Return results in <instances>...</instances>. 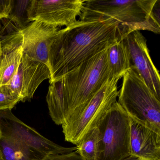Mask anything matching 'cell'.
Returning a JSON list of instances; mask_svg holds the SVG:
<instances>
[{"label":"cell","instance_id":"1","mask_svg":"<svg viewBox=\"0 0 160 160\" xmlns=\"http://www.w3.org/2000/svg\"><path fill=\"white\" fill-rule=\"evenodd\" d=\"M122 39L119 24L110 18L78 20L60 30L49 48V82L68 73Z\"/></svg>","mask_w":160,"mask_h":160},{"label":"cell","instance_id":"2","mask_svg":"<svg viewBox=\"0 0 160 160\" xmlns=\"http://www.w3.org/2000/svg\"><path fill=\"white\" fill-rule=\"evenodd\" d=\"M108 48L50 83L46 97L49 115L57 125L83 110L111 76Z\"/></svg>","mask_w":160,"mask_h":160},{"label":"cell","instance_id":"3","mask_svg":"<svg viewBox=\"0 0 160 160\" xmlns=\"http://www.w3.org/2000/svg\"><path fill=\"white\" fill-rule=\"evenodd\" d=\"M160 0H85L79 20L110 18L118 22L122 39L135 31L160 32Z\"/></svg>","mask_w":160,"mask_h":160},{"label":"cell","instance_id":"4","mask_svg":"<svg viewBox=\"0 0 160 160\" xmlns=\"http://www.w3.org/2000/svg\"><path fill=\"white\" fill-rule=\"evenodd\" d=\"M118 98L131 118L160 133V100L132 65L122 77Z\"/></svg>","mask_w":160,"mask_h":160},{"label":"cell","instance_id":"5","mask_svg":"<svg viewBox=\"0 0 160 160\" xmlns=\"http://www.w3.org/2000/svg\"><path fill=\"white\" fill-rule=\"evenodd\" d=\"M0 136L14 143L31 160H46L52 155L77 150V147L65 148L40 134L18 118L12 109L0 111Z\"/></svg>","mask_w":160,"mask_h":160},{"label":"cell","instance_id":"6","mask_svg":"<svg viewBox=\"0 0 160 160\" xmlns=\"http://www.w3.org/2000/svg\"><path fill=\"white\" fill-rule=\"evenodd\" d=\"M121 77L109 78L78 116L62 125L65 141L77 145L89 130L98 123L118 95V84Z\"/></svg>","mask_w":160,"mask_h":160},{"label":"cell","instance_id":"7","mask_svg":"<svg viewBox=\"0 0 160 160\" xmlns=\"http://www.w3.org/2000/svg\"><path fill=\"white\" fill-rule=\"evenodd\" d=\"M97 127L101 134L98 160H125L131 156L130 117L118 101Z\"/></svg>","mask_w":160,"mask_h":160},{"label":"cell","instance_id":"8","mask_svg":"<svg viewBox=\"0 0 160 160\" xmlns=\"http://www.w3.org/2000/svg\"><path fill=\"white\" fill-rule=\"evenodd\" d=\"M85 0H32L28 9L29 23L42 21L59 27L77 21Z\"/></svg>","mask_w":160,"mask_h":160},{"label":"cell","instance_id":"9","mask_svg":"<svg viewBox=\"0 0 160 160\" xmlns=\"http://www.w3.org/2000/svg\"><path fill=\"white\" fill-rule=\"evenodd\" d=\"M130 51L131 61L149 88L160 100V77L150 55L147 40L140 31H135L123 39Z\"/></svg>","mask_w":160,"mask_h":160},{"label":"cell","instance_id":"10","mask_svg":"<svg viewBox=\"0 0 160 160\" xmlns=\"http://www.w3.org/2000/svg\"><path fill=\"white\" fill-rule=\"evenodd\" d=\"M50 77L46 64L32 60L23 53L16 72L6 85L20 97L21 102H25L30 101L40 84Z\"/></svg>","mask_w":160,"mask_h":160},{"label":"cell","instance_id":"11","mask_svg":"<svg viewBox=\"0 0 160 160\" xmlns=\"http://www.w3.org/2000/svg\"><path fill=\"white\" fill-rule=\"evenodd\" d=\"M60 27L34 21L20 30L23 54L48 67V54L52 41Z\"/></svg>","mask_w":160,"mask_h":160},{"label":"cell","instance_id":"12","mask_svg":"<svg viewBox=\"0 0 160 160\" xmlns=\"http://www.w3.org/2000/svg\"><path fill=\"white\" fill-rule=\"evenodd\" d=\"M130 119L131 156L160 160V133Z\"/></svg>","mask_w":160,"mask_h":160},{"label":"cell","instance_id":"13","mask_svg":"<svg viewBox=\"0 0 160 160\" xmlns=\"http://www.w3.org/2000/svg\"><path fill=\"white\" fill-rule=\"evenodd\" d=\"M1 36L2 54L0 59V87L6 85L16 72L23 55L22 36L20 30Z\"/></svg>","mask_w":160,"mask_h":160},{"label":"cell","instance_id":"14","mask_svg":"<svg viewBox=\"0 0 160 160\" xmlns=\"http://www.w3.org/2000/svg\"><path fill=\"white\" fill-rule=\"evenodd\" d=\"M107 54L111 76L122 78L132 65L130 51L123 39L118 41L108 48Z\"/></svg>","mask_w":160,"mask_h":160},{"label":"cell","instance_id":"15","mask_svg":"<svg viewBox=\"0 0 160 160\" xmlns=\"http://www.w3.org/2000/svg\"><path fill=\"white\" fill-rule=\"evenodd\" d=\"M101 134L98 127L88 131L77 145L76 151L85 160H98Z\"/></svg>","mask_w":160,"mask_h":160},{"label":"cell","instance_id":"16","mask_svg":"<svg viewBox=\"0 0 160 160\" xmlns=\"http://www.w3.org/2000/svg\"><path fill=\"white\" fill-rule=\"evenodd\" d=\"M30 2L31 0L13 1L12 10L7 19L19 30L30 23L28 21V9Z\"/></svg>","mask_w":160,"mask_h":160},{"label":"cell","instance_id":"17","mask_svg":"<svg viewBox=\"0 0 160 160\" xmlns=\"http://www.w3.org/2000/svg\"><path fill=\"white\" fill-rule=\"evenodd\" d=\"M0 154L2 160H31L14 143L1 136Z\"/></svg>","mask_w":160,"mask_h":160},{"label":"cell","instance_id":"18","mask_svg":"<svg viewBox=\"0 0 160 160\" xmlns=\"http://www.w3.org/2000/svg\"><path fill=\"white\" fill-rule=\"evenodd\" d=\"M20 102V97L12 91L8 86L4 85L0 87V111L12 109Z\"/></svg>","mask_w":160,"mask_h":160},{"label":"cell","instance_id":"19","mask_svg":"<svg viewBox=\"0 0 160 160\" xmlns=\"http://www.w3.org/2000/svg\"><path fill=\"white\" fill-rule=\"evenodd\" d=\"M140 159L131 156L125 160H139ZM46 160H85L76 151L63 154L50 155Z\"/></svg>","mask_w":160,"mask_h":160},{"label":"cell","instance_id":"20","mask_svg":"<svg viewBox=\"0 0 160 160\" xmlns=\"http://www.w3.org/2000/svg\"><path fill=\"white\" fill-rule=\"evenodd\" d=\"M13 0L0 1V19H7L12 10Z\"/></svg>","mask_w":160,"mask_h":160},{"label":"cell","instance_id":"21","mask_svg":"<svg viewBox=\"0 0 160 160\" xmlns=\"http://www.w3.org/2000/svg\"><path fill=\"white\" fill-rule=\"evenodd\" d=\"M1 19H0V27H1ZM1 36H0V59H1Z\"/></svg>","mask_w":160,"mask_h":160},{"label":"cell","instance_id":"22","mask_svg":"<svg viewBox=\"0 0 160 160\" xmlns=\"http://www.w3.org/2000/svg\"><path fill=\"white\" fill-rule=\"evenodd\" d=\"M139 160H147V159H140Z\"/></svg>","mask_w":160,"mask_h":160},{"label":"cell","instance_id":"23","mask_svg":"<svg viewBox=\"0 0 160 160\" xmlns=\"http://www.w3.org/2000/svg\"><path fill=\"white\" fill-rule=\"evenodd\" d=\"M0 160H2V158H1H1H0Z\"/></svg>","mask_w":160,"mask_h":160},{"label":"cell","instance_id":"24","mask_svg":"<svg viewBox=\"0 0 160 160\" xmlns=\"http://www.w3.org/2000/svg\"><path fill=\"white\" fill-rule=\"evenodd\" d=\"M0 158H1V154H0Z\"/></svg>","mask_w":160,"mask_h":160}]
</instances>
